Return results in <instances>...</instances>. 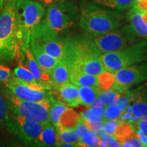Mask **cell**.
I'll return each mask as SVG.
<instances>
[{"instance_id":"cell-1","label":"cell","mask_w":147,"mask_h":147,"mask_svg":"<svg viewBox=\"0 0 147 147\" xmlns=\"http://www.w3.org/2000/svg\"><path fill=\"white\" fill-rule=\"evenodd\" d=\"M102 54L88 37H66L65 59L69 70L98 76L106 70L101 59Z\"/></svg>"},{"instance_id":"cell-2","label":"cell","mask_w":147,"mask_h":147,"mask_svg":"<svg viewBox=\"0 0 147 147\" xmlns=\"http://www.w3.org/2000/svg\"><path fill=\"white\" fill-rule=\"evenodd\" d=\"M123 15L120 11L112 10L84 1L79 11L78 23L84 36L93 38L105 34L121 27Z\"/></svg>"},{"instance_id":"cell-3","label":"cell","mask_w":147,"mask_h":147,"mask_svg":"<svg viewBox=\"0 0 147 147\" xmlns=\"http://www.w3.org/2000/svg\"><path fill=\"white\" fill-rule=\"evenodd\" d=\"M79 20L76 3L69 0H59L49 4L38 27L58 38H65Z\"/></svg>"},{"instance_id":"cell-4","label":"cell","mask_w":147,"mask_h":147,"mask_svg":"<svg viewBox=\"0 0 147 147\" xmlns=\"http://www.w3.org/2000/svg\"><path fill=\"white\" fill-rule=\"evenodd\" d=\"M16 0H8L0 12V61H10L20 53L16 17Z\"/></svg>"},{"instance_id":"cell-5","label":"cell","mask_w":147,"mask_h":147,"mask_svg":"<svg viewBox=\"0 0 147 147\" xmlns=\"http://www.w3.org/2000/svg\"><path fill=\"white\" fill-rule=\"evenodd\" d=\"M45 8L32 0H16V17L20 52L29 47L31 38L41 21Z\"/></svg>"},{"instance_id":"cell-6","label":"cell","mask_w":147,"mask_h":147,"mask_svg":"<svg viewBox=\"0 0 147 147\" xmlns=\"http://www.w3.org/2000/svg\"><path fill=\"white\" fill-rule=\"evenodd\" d=\"M7 105L12 115L23 117L46 124L50 122L51 102H36L23 100L12 94L8 88H1Z\"/></svg>"},{"instance_id":"cell-7","label":"cell","mask_w":147,"mask_h":147,"mask_svg":"<svg viewBox=\"0 0 147 147\" xmlns=\"http://www.w3.org/2000/svg\"><path fill=\"white\" fill-rule=\"evenodd\" d=\"M106 70L115 73L133 64L147 61V40L116 52L103 53L101 56Z\"/></svg>"},{"instance_id":"cell-8","label":"cell","mask_w":147,"mask_h":147,"mask_svg":"<svg viewBox=\"0 0 147 147\" xmlns=\"http://www.w3.org/2000/svg\"><path fill=\"white\" fill-rule=\"evenodd\" d=\"M89 38L94 42L102 54L123 50L140 41L129 24L121 26L105 34Z\"/></svg>"},{"instance_id":"cell-9","label":"cell","mask_w":147,"mask_h":147,"mask_svg":"<svg viewBox=\"0 0 147 147\" xmlns=\"http://www.w3.org/2000/svg\"><path fill=\"white\" fill-rule=\"evenodd\" d=\"M4 85L21 100L36 102H51L54 100L49 87L33 85L16 76L5 82Z\"/></svg>"},{"instance_id":"cell-10","label":"cell","mask_w":147,"mask_h":147,"mask_svg":"<svg viewBox=\"0 0 147 147\" xmlns=\"http://www.w3.org/2000/svg\"><path fill=\"white\" fill-rule=\"evenodd\" d=\"M45 124L42 123L16 117L10 114L5 124V127L9 131L17 136L25 144L36 145Z\"/></svg>"},{"instance_id":"cell-11","label":"cell","mask_w":147,"mask_h":147,"mask_svg":"<svg viewBox=\"0 0 147 147\" xmlns=\"http://www.w3.org/2000/svg\"><path fill=\"white\" fill-rule=\"evenodd\" d=\"M113 87L121 93L128 91L134 85L147 82V61L133 64L115 72Z\"/></svg>"},{"instance_id":"cell-12","label":"cell","mask_w":147,"mask_h":147,"mask_svg":"<svg viewBox=\"0 0 147 147\" xmlns=\"http://www.w3.org/2000/svg\"><path fill=\"white\" fill-rule=\"evenodd\" d=\"M30 43L37 45L45 52L58 59H65L66 37L58 38L38 26L31 38Z\"/></svg>"},{"instance_id":"cell-13","label":"cell","mask_w":147,"mask_h":147,"mask_svg":"<svg viewBox=\"0 0 147 147\" xmlns=\"http://www.w3.org/2000/svg\"><path fill=\"white\" fill-rule=\"evenodd\" d=\"M129 103L126 109L132 117V122H135L143 116L147 115V84L140 86L132 91H127Z\"/></svg>"},{"instance_id":"cell-14","label":"cell","mask_w":147,"mask_h":147,"mask_svg":"<svg viewBox=\"0 0 147 147\" xmlns=\"http://www.w3.org/2000/svg\"><path fill=\"white\" fill-rule=\"evenodd\" d=\"M18 57H21V63L24 64L31 71L37 82L43 87H49L48 83L49 82H51L49 73L42 69L40 67L36 59L34 58L30 47L22 50L20 52Z\"/></svg>"},{"instance_id":"cell-15","label":"cell","mask_w":147,"mask_h":147,"mask_svg":"<svg viewBox=\"0 0 147 147\" xmlns=\"http://www.w3.org/2000/svg\"><path fill=\"white\" fill-rule=\"evenodd\" d=\"M57 90L62 102L69 107H78L80 105L78 85L69 82L57 86Z\"/></svg>"},{"instance_id":"cell-16","label":"cell","mask_w":147,"mask_h":147,"mask_svg":"<svg viewBox=\"0 0 147 147\" xmlns=\"http://www.w3.org/2000/svg\"><path fill=\"white\" fill-rule=\"evenodd\" d=\"M125 17L137 36L147 40V26L143 22L140 11L134 5L129 9Z\"/></svg>"},{"instance_id":"cell-17","label":"cell","mask_w":147,"mask_h":147,"mask_svg":"<svg viewBox=\"0 0 147 147\" xmlns=\"http://www.w3.org/2000/svg\"><path fill=\"white\" fill-rule=\"evenodd\" d=\"M51 83L57 86L69 82V66L65 59H60L58 63L49 71Z\"/></svg>"},{"instance_id":"cell-18","label":"cell","mask_w":147,"mask_h":147,"mask_svg":"<svg viewBox=\"0 0 147 147\" xmlns=\"http://www.w3.org/2000/svg\"><path fill=\"white\" fill-rule=\"evenodd\" d=\"M29 47H30L34 58L36 59V61L38 62V65H40V67L42 69L47 71V72L49 73L51 69L60 60L49 55L48 53L45 52L42 49H40L39 47L34 45V44L30 43Z\"/></svg>"},{"instance_id":"cell-19","label":"cell","mask_w":147,"mask_h":147,"mask_svg":"<svg viewBox=\"0 0 147 147\" xmlns=\"http://www.w3.org/2000/svg\"><path fill=\"white\" fill-rule=\"evenodd\" d=\"M80 118V116H79L69 106L61 115L58 125L55 128L57 133L63 130L75 129Z\"/></svg>"},{"instance_id":"cell-20","label":"cell","mask_w":147,"mask_h":147,"mask_svg":"<svg viewBox=\"0 0 147 147\" xmlns=\"http://www.w3.org/2000/svg\"><path fill=\"white\" fill-rule=\"evenodd\" d=\"M57 142V133L55 127L51 122L45 124L35 146H56Z\"/></svg>"},{"instance_id":"cell-21","label":"cell","mask_w":147,"mask_h":147,"mask_svg":"<svg viewBox=\"0 0 147 147\" xmlns=\"http://www.w3.org/2000/svg\"><path fill=\"white\" fill-rule=\"evenodd\" d=\"M78 90L80 104L87 107H91L102 91L96 86H78Z\"/></svg>"},{"instance_id":"cell-22","label":"cell","mask_w":147,"mask_h":147,"mask_svg":"<svg viewBox=\"0 0 147 147\" xmlns=\"http://www.w3.org/2000/svg\"><path fill=\"white\" fill-rule=\"evenodd\" d=\"M69 76L70 81L78 86H99L98 76L73 70H69Z\"/></svg>"},{"instance_id":"cell-23","label":"cell","mask_w":147,"mask_h":147,"mask_svg":"<svg viewBox=\"0 0 147 147\" xmlns=\"http://www.w3.org/2000/svg\"><path fill=\"white\" fill-rule=\"evenodd\" d=\"M95 4L112 10L124 11L133 6L135 0H91Z\"/></svg>"},{"instance_id":"cell-24","label":"cell","mask_w":147,"mask_h":147,"mask_svg":"<svg viewBox=\"0 0 147 147\" xmlns=\"http://www.w3.org/2000/svg\"><path fill=\"white\" fill-rule=\"evenodd\" d=\"M134 136H136L134 131L133 125L129 123L121 121L119 122L115 129V136L114 138L119 142H123L125 140L131 138Z\"/></svg>"},{"instance_id":"cell-25","label":"cell","mask_w":147,"mask_h":147,"mask_svg":"<svg viewBox=\"0 0 147 147\" xmlns=\"http://www.w3.org/2000/svg\"><path fill=\"white\" fill-rule=\"evenodd\" d=\"M80 138L75 129L63 130L57 132V142L56 146L61 143H69L79 146Z\"/></svg>"},{"instance_id":"cell-26","label":"cell","mask_w":147,"mask_h":147,"mask_svg":"<svg viewBox=\"0 0 147 147\" xmlns=\"http://www.w3.org/2000/svg\"><path fill=\"white\" fill-rule=\"evenodd\" d=\"M13 74L14 76L17 77L18 78L21 79V80L27 82V83L32 84L33 85L36 86H41L37 82L31 71L23 63L16 66L14 69Z\"/></svg>"},{"instance_id":"cell-27","label":"cell","mask_w":147,"mask_h":147,"mask_svg":"<svg viewBox=\"0 0 147 147\" xmlns=\"http://www.w3.org/2000/svg\"><path fill=\"white\" fill-rule=\"evenodd\" d=\"M121 92L115 89H110L102 91L99 95L97 100L102 103V105L105 106L111 105L115 102L117 97L119 96Z\"/></svg>"},{"instance_id":"cell-28","label":"cell","mask_w":147,"mask_h":147,"mask_svg":"<svg viewBox=\"0 0 147 147\" xmlns=\"http://www.w3.org/2000/svg\"><path fill=\"white\" fill-rule=\"evenodd\" d=\"M99 86L102 91L110 89L113 87L115 81V73L105 70L98 76Z\"/></svg>"},{"instance_id":"cell-29","label":"cell","mask_w":147,"mask_h":147,"mask_svg":"<svg viewBox=\"0 0 147 147\" xmlns=\"http://www.w3.org/2000/svg\"><path fill=\"white\" fill-rule=\"evenodd\" d=\"M100 140L99 136L89 129L80 138L79 146H98Z\"/></svg>"},{"instance_id":"cell-30","label":"cell","mask_w":147,"mask_h":147,"mask_svg":"<svg viewBox=\"0 0 147 147\" xmlns=\"http://www.w3.org/2000/svg\"><path fill=\"white\" fill-rule=\"evenodd\" d=\"M80 117L84 120L94 121L104 117V108H91L80 114Z\"/></svg>"},{"instance_id":"cell-31","label":"cell","mask_w":147,"mask_h":147,"mask_svg":"<svg viewBox=\"0 0 147 147\" xmlns=\"http://www.w3.org/2000/svg\"><path fill=\"white\" fill-rule=\"evenodd\" d=\"M9 116H10V113H9L6 101L2 92L0 91V129L5 126Z\"/></svg>"},{"instance_id":"cell-32","label":"cell","mask_w":147,"mask_h":147,"mask_svg":"<svg viewBox=\"0 0 147 147\" xmlns=\"http://www.w3.org/2000/svg\"><path fill=\"white\" fill-rule=\"evenodd\" d=\"M121 113H122V110L114 104L105 106L104 108V118L107 120H119Z\"/></svg>"},{"instance_id":"cell-33","label":"cell","mask_w":147,"mask_h":147,"mask_svg":"<svg viewBox=\"0 0 147 147\" xmlns=\"http://www.w3.org/2000/svg\"><path fill=\"white\" fill-rule=\"evenodd\" d=\"M131 124L133 125L136 135L145 134L147 136V115L137 119L135 122Z\"/></svg>"},{"instance_id":"cell-34","label":"cell","mask_w":147,"mask_h":147,"mask_svg":"<svg viewBox=\"0 0 147 147\" xmlns=\"http://www.w3.org/2000/svg\"><path fill=\"white\" fill-rule=\"evenodd\" d=\"M118 123L119 120L111 121L106 119L105 122H104V125H103L102 131H104L106 134H108V135L114 137L115 136L116 127H117Z\"/></svg>"},{"instance_id":"cell-35","label":"cell","mask_w":147,"mask_h":147,"mask_svg":"<svg viewBox=\"0 0 147 147\" xmlns=\"http://www.w3.org/2000/svg\"><path fill=\"white\" fill-rule=\"evenodd\" d=\"M12 77V72L8 67L0 65V82H5Z\"/></svg>"},{"instance_id":"cell-36","label":"cell","mask_w":147,"mask_h":147,"mask_svg":"<svg viewBox=\"0 0 147 147\" xmlns=\"http://www.w3.org/2000/svg\"><path fill=\"white\" fill-rule=\"evenodd\" d=\"M121 146H142L140 141L137 136H134L131 138L125 140L121 142Z\"/></svg>"},{"instance_id":"cell-37","label":"cell","mask_w":147,"mask_h":147,"mask_svg":"<svg viewBox=\"0 0 147 147\" xmlns=\"http://www.w3.org/2000/svg\"><path fill=\"white\" fill-rule=\"evenodd\" d=\"M75 130H76V133L78 134L80 138H81L82 135L89 130V128L87 127V126L84 123L81 117L80 118V120H79L78 124H77L76 128H75Z\"/></svg>"},{"instance_id":"cell-38","label":"cell","mask_w":147,"mask_h":147,"mask_svg":"<svg viewBox=\"0 0 147 147\" xmlns=\"http://www.w3.org/2000/svg\"><path fill=\"white\" fill-rule=\"evenodd\" d=\"M7 1H8V0H0V12L2 11L3 8H4Z\"/></svg>"},{"instance_id":"cell-39","label":"cell","mask_w":147,"mask_h":147,"mask_svg":"<svg viewBox=\"0 0 147 147\" xmlns=\"http://www.w3.org/2000/svg\"><path fill=\"white\" fill-rule=\"evenodd\" d=\"M45 3L47 4H51V3L55 2V1H57L59 0H42Z\"/></svg>"},{"instance_id":"cell-40","label":"cell","mask_w":147,"mask_h":147,"mask_svg":"<svg viewBox=\"0 0 147 147\" xmlns=\"http://www.w3.org/2000/svg\"><path fill=\"white\" fill-rule=\"evenodd\" d=\"M4 146V144H3V142H2V141L1 140V139H0V147H1V146Z\"/></svg>"},{"instance_id":"cell-41","label":"cell","mask_w":147,"mask_h":147,"mask_svg":"<svg viewBox=\"0 0 147 147\" xmlns=\"http://www.w3.org/2000/svg\"><path fill=\"white\" fill-rule=\"evenodd\" d=\"M139 1V0H135V2H136V1Z\"/></svg>"},{"instance_id":"cell-42","label":"cell","mask_w":147,"mask_h":147,"mask_svg":"<svg viewBox=\"0 0 147 147\" xmlns=\"http://www.w3.org/2000/svg\"><path fill=\"white\" fill-rule=\"evenodd\" d=\"M147 146V142H146V146Z\"/></svg>"}]
</instances>
